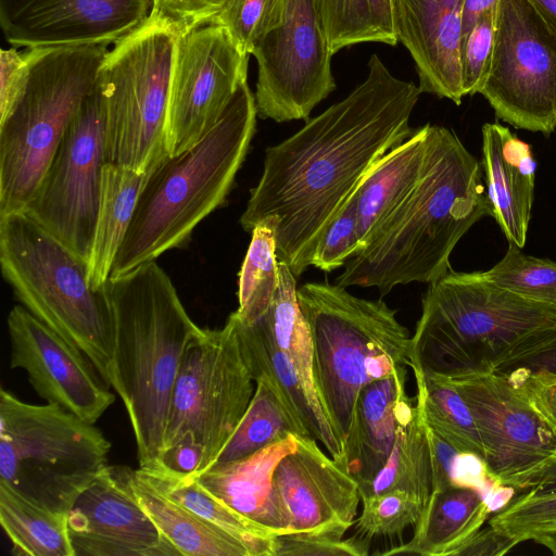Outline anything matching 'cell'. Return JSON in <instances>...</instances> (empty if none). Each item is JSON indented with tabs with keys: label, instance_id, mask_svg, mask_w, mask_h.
Returning a JSON list of instances; mask_svg holds the SVG:
<instances>
[{
	"label": "cell",
	"instance_id": "cell-17",
	"mask_svg": "<svg viewBox=\"0 0 556 556\" xmlns=\"http://www.w3.org/2000/svg\"><path fill=\"white\" fill-rule=\"evenodd\" d=\"M7 325L10 367L25 370L47 403L96 424L115 396L86 355L22 305L12 307Z\"/></svg>",
	"mask_w": 556,
	"mask_h": 556
},
{
	"label": "cell",
	"instance_id": "cell-1",
	"mask_svg": "<svg viewBox=\"0 0 556 556\" xmlns=\"http://www.w3.org/2000/svg\"><path fill=\"white\" fill-rule=\"evenodd\" d=\"M344 99L282 142L267 147L263 173L239 222L245 231L277 218L278 261L295 278L309 266L328 225L372 166L410 134L409 118L422 93L394 76L379 55Z\"/></svg>",
	"mask_w": 556,
	"mask_h": 556
},
{
	"label": "cell",
	"instance_id": "cell-29",
	"mask_svg": "<svg viewBox=\"0 0 556 556\" xmlns=\"http://www.w3.org/2000/svg\"><path fill=\"white\" fill-rule=\"evenodd\" d=\"M149 174L110 162L103 165L97 224L87 262L89 285L94 290L102 289L110 278Z\"/></svg>",
	"mask_w": 556,
	"mask_h": 556
},
{
	"label": "cell",
	"instance_id": "cell-10",
	"mask_svg": "<svg viewBox=\"0 0 556 556\" xmlns=\"http://www.w3.org/2000/svg\"><path fill=\"white\" fill-rule=\"evenodd\" d=\"M178 37L153 21L116 42L101 64L105 162L151 172L166 156V119Z\"/></svg>",
	"mask_w": 556,
	"mask_h": 556
},
{
	"label": "cell",
	"instance_id": "cell-18",
	"mask_svg": "<svg viewBox=\"0 0 556 556\" xmlns=\"http://www.w3.org/2000/svg\"><path fill=\"white\" fill-rule=\"evenodd\" d=\"M154 0H0V26L14 48L116 43L150 18Z\"/></svg>",
	"mask_w": 556,
	"mask_h": 556
},
{
	"label": "cell",
	"instance_id": "cell-26",
	"mask_svg": "<svg viewBox=\"0 0 556 556\" xmlns=\"http://www.w3.org/2000/svg\"><path fill=\"white\" fill-rule=\"evenodd\" d=\"M428 132L429 124L413 130L372 166L359 185L356 192L359 250L417 186L425 165Z\"/></svg>",
	"mask_w": 556,
	"mask_h": 556
},
{
	"label": "cell",
	"instance_id": "cell-36",
	"mask_svg": "<svg viewBox=\"0 0 556 556\" xmlns=\"http://www.w3.org/2000/svg\"><path fill=\"white\" fill-rule=\"evenodd\" d=\"M296 289L291 269L279 261L278 287L265 316L279 349L291 362L312 403L325 413L315 384L312 336L298 302Z\"/></svg>",
	"mask_w": 556,
	"mask_h": 556
},
{
	"label": "cell",
	"instance_id": "cell-22",
	"mask_svg": "<svg viewBox=\"0 0 556 556\" xmlns=\"http://www.w3.org/2000/svg\"><path fill=\"white\" fill-rule=\"evenodd\" d=\"M482 166L491 216L509 243L526 244L536 162L531 147L498 123L482 126Z\"/></svg>",
	"mask_w": 556,
	"mask_h": 556
},
{
	"label": "cell",
	"instance_id": "cell-37",
	"mask_svg": "<svg viewBox=\"0 0 556 556\" xmlns=\"http://www.w3.org/2000/svg\"><path fill=\"white\" fill-rule=\"evenodd\" d=\"M276 229L277 218L268 216L251 230V242L239 271V306L235 312L247 324L267 313L278 287Z\"/></svg>",
	"mask_w": 556,
	"mask_h": 556
},
{
	"label": "cell",
	"instance_id": "cell-4",
	"mask_svg": "<svg viewBox=\"0 0 556 556\" xmlns=\"http://www.w3.org/2000/svg\"><path fill=\"white\" fill-rule=\"evenodd\" d=\"M256 117L255 98L245 80L195 144L166 156L150 172L110 278L184 245L194 228L225 203L255 132Z\"/></svg>",
	"mask_w": 556,
	"mask_h": 556
},
{
	"label": "cell",
	"instance_id": "cell-32",
	"mask_svg": "<svg viewBox=\"0 0 556 556\" xmlns=\"http://www.w3.org/2000/svg\"><path fill=\"white\" fill-rule=\"evenodd\" d=\"M0 523L16 556H74L67 517L37 505L0 482Z\"/></svg>",
	"mask_w": 556,
	"mask_h": 556
},
{
	"label": "cell",
	"instance_id": "cell-7",
	"mask_svg": "<svg viewBox=\"0 0 556 556\" xmlns=\"http://www.w3.org/2000/svg\"><path fill=\"white\" fill-rule=\"evenodd\" d=\"M0 265L21 305L80 350L110 387L113 318L105 286L89 285L87 261L20 212L0 217Z\"/></svg>",
	"mask_w": 556,
	"mask_h": 556
},
{
	"label": "cell",
	"instance_id": "cell-16",
	"mask_svg": "<svg viewBox=\"0 0 556 556\" xmlns=\"http://www.w3.org/2000/svg\"><path fill=\"white\" fill-rule=\"evenodd\" d=\"M249 56L214 24L177 39L166 119L169 155L195 144L217 123L248 78Z\"/></svg>",
	"mask_w": 556,
	"mask_h": 556
},
{
	"label": "cell",
	"instance_id": "cell-54",
	"mask_svg": "<svg viewBox=\"0 0 556 556\" xmlns=\"http://www.w3.org/2000/svg\"><path fill=\"white\" fill-rule=\"evenodd\" d=\"M556 31V0H529Z\"/></svg>",
	"mask_w": 556,
	"mask_h": 556
},
{
	"label": "cell",
	"instance_id": "cell-43",
	"mask_svg": "<svg viewBox=\"0 0 556 556\" xmlns=\"http://www.w3.org/2000/svg\"><path fill=\"white\" fill-rule=\"evenodd\" d=\"M359 249L355 193L323 232L314 251L312 266L332 271L344 266Z\"/></svg>",
	"mask_w": 556,
	"mask_h": 556
},
{
	"label": "cell",
	"instance_id": "cell-45",
	"mask_svg": "<svg viewBox=\"0 0 556 556\" xmlns=\"http://www.w3.org/2000/svg\"><path fill=\"white\" fill-rule=\"evenodd\" d=\"M511 371H556V326L534 332L501 355L489 368Z\"/></svg>",
	"mask_w": 556,
	"mask_h": 556
},
{
	"label": "cell",
	"instance_id": "cell-49",
	"mask_svg": "<svg viewBox=\"0 0 556 556\" xmlns=\"http://www.w3.org/2000/svg\"><path fill=\"white\" fill-rule=\"evenodd\" d=\"M202 453V447L191 438L187 437L164 450L157 465L152 468H159L179 476H194L199 469Z\"/></svg>",
	"mask_w": 556,
	"mask_h": 556
},
{
	"label": "cell",
	"instance_id": "cell-28",
	"mask_svg": "<svg viewBox=\"0 0 556 556\" xmlns=\"http://www.w3.org/2000/svg\"><path fill=\"white\" fill-rule=\"evenodd\" d=\"M131 486L161 534L182 556H252L242 542L168 496L139 468L131 471Z\"/></svg>",
	"mask_w": 556,
	"mask_h": 556
},
{
	"label": "cell",
	"instance_id": "cell-55",
	"mask_svg": "<svg viewBox=\"0 0 556 556\" xmlns=\"http://www.w3.org/2000/svg\"><path fill=\"white\" fill-rule=\"evenodd\" d=\"M532 541L545 546L553 555L556 556V530L536 534Z\"/></svg>",
	"mask_w": 556,
	"mask_h": 556
},
{
	"label": "cell",
	"instance_id": "cell-21",
	"mask_svg": "<svg viewBox=\"0 0 556 556\" xmlns=\"http://www.w3.org/2000/svg\"><path fill=\"white\" fill-rule=\"evenodd\" d=\"M463 0H393L399 42L408 50L421 92L460 104Z\"/></svg>",
	"mask_w": 556,
	"mask_h": 556
},
{
	"label": "cell",
	"instance_id": "cell-19",
	"mask_svg": "<svg viewBox=\"0 0 556 556\" xmlns=\"http://www.w3.org/2000/svg\"><path fill=\"white\" fill-rule=\"evenodd\" d=\"M131 468L106 466L67 515L74 556H177L131 486Z\"/></svg>",
	"mask_w": 556,
	"mask_h": 556
},
{
	"label": "cell",
	"instance_id": "cell-40",
	"mask_svg": "<svg viewBox=\"0 0 556 556\" xmlns=\"http://www.w3.org/2000/svg\"><path fill=\"white\" fill-rule=\"evenodd\" d=\"M489 526L517 545L542 532L556 530V493L523 491L489 519Z\"/></svg>",
	"mask_w": 556,
	"mask_h": 556
},
{
	"label": "cell",
	"instance_id": "cell-27",
	"mask_svg": "<svg viewBox=\"0 0 556 556\" xmlns=\"http://www.w3.org/2000/svg\"><path fill=\"white\" fill-rule=\"evenodd\" d=\"M491 513L484 495L476 489L452 486L434 492L419 522L414 527L413 538L402 545L375 554L455 555L482 528Z\"/></svg>",
	"mask_w": 556,
	"mask_h": 556
},
{
	"label": "cell",
	"instance_id": "cell-31",
	"mask_svg": "<svg viewBox=\"0 0 556 556\" xmlns=\"http://www.w3.org/2000/svg\"><path fill=\"white\" fill-rule=\"evenodd\" d=\"M254 380L250 405L214 465L239 460L292 435L309 437L270 379L260 375Z\"/></svg>",
	"mask_w": 556,
	"mask_h": 556
},
{
	"label": "cell",
	"instance_id": "cell-24",
	"mask_svg": "<svg viewBox=\"0 0 556 556\" xmlns=\"http://www.w3.org/2000/svg\"><path fill=\"white\" fill-rule=\"evenodd\" d=\"M296 446L292 435L239 460L214 465L191 476L228 507L269 534L285 533L273 475L279 460Z\"/></svg>",
	"mask_w": 556,
	"mask_h": 556
},
{
	"label": "cell",
	"instance_id": "cell-2",
	"mask_svg": "<svg viewBox=\"0 0 556 556\" xmlns=\"http://www.w3.org/2000/svg\"><path fill=\"white\" fill-rule=\"evenodd\" d=\"M481 166L456 134L430 125L420 179L369 243L344 264L336 283L377 288L430 283L451 270L450 256L463 236L491 215Z\"/></svg>",
	"mask_w": 556,
	"mask_h": 556
},
{
	"label": "cell",
	"instance_id": "cell-3",
	"mask_svg": "<svg viewBox=\"0 0 556 556\" xmlns=\"http://www.w3.org/2000/svg\"><path fill=\"white\" fill-rule=\"evenodd\" d=\"M114 349L110 386L122 399L139 468L157 465L170 400L185 353L203 333L155 261L109 278Z\"/></svg>",
	"mask_w": 556,
	"mask_h": 556
},
{
	"label": "cell",
	"instance_id": "cell-33",
	"mask_svg": "<svg viewBox=\"0 0 556 556\" xmlns=\"http://www.w3.org/2000/svg\"><path fill=\"white\" fill-rule=\"evenodd\" d=\"M139 469L168 496L242 542L252 556H273V535L216 498L193 477L159 468Z\"/></svg>",
	"mask_w": 556,
	"mask_h": 556
},
{
	"label": "cell",
	"instance_id": "cell-8",
	"mask_svg": "<svg viewBox=\"0 0 556 556\" xmlns=\"http://www.w3.org/2000/svg\"><path fill=\"white\" fill-rule=\"evenodd\" d=\"M109 46L28 49L25 88L0 121V217L24 212L98 84Z\"/></svg>",
	"mask_w": 556,
	"mask_h": 556
},
{
	"label": "cell",
	"instance_id": "cell-48",
	"mask_svg": "<svg viewBox=\"0 0 556 556\" xmlns=\"http://www.w3.org/2000/svg\"><path fill=\"white\" fill-rule=\"evenodd\" d=\"M28 76L24 53L13 47L0 51V121L10 113L21 97Z\"/></svg>",
	"mask_w": 556,
	"mask_h": 556
},
{
	"label": "cell",
	"instance_id": "cell-14",
	"mask_svg": "<svg viewBox=\"0 0 556 556\" xmlns=\"http://www.w3.org/2000/svg\"><path fill=\"white\" fill-rule=\"evenodd\" d=\"M104 163V110L97 84L24 210L87 262L97 224Z\"/></svg>",
	"mask_w": 556,
	"mask_h": 556
},
{
	"label": "cell",
	"instance_id": "cell-23",
	"mask_svg": "<svg viewBox=\"0 0 556 556\" xmlns=\"http://www.w3.org/2000/svg\"><path fill=\"white\" fill-rule=\"evenodd\" d=\"M407 371L371 381L357 394L344 443L345 469L358 485L384 466L401 422L415 404L406 392Z\"/></svg>",
	"mask_w": 556,
	"mask_h": 556
},
{
	"label": "cell",
	"instance_id": "cell-44",
	"mask_svg": "<svg viewBox=\"0 0 556 556\" xmlns=\"http://www.w3.org/2000/svg\"><path fill=\"white\" fill-rule=\"evenodd\" d=\"M274 3L275 0H230L211 24L225 28L237 47L250 55Z\"/></svg>",
	"mask_w": 556,
	"mask_h": 556
},
{
	"label": "cell",
	"instance_id": "cell-38",
	"mask_svg": "<svg viewBox=\"0 0 556 556\" xmlns=\"http://www.w3.org/2000/svg\"><path fill=\"white\" fill-rule=\"evenodd\" d=\"M483 275L495 286L518 295L556 303V263L525 254L513 243L503 258Z\"/></svg>",
	"mask_w": 556,
	"mask_h": 556
},
{
	"label": "cell",
	"instance_id": "cell-15",
	"mask_svg": "<svg viewBox=\"0 0 556 556\" xmlns=\"http://www.w3.org/2000/svg\"><path fill=\"white\" fill-rule=\"evenodd\" d=\"M444 377L469 407L486 468L501 484L526 491L556 463V437L507 376L486 369Z\"/></svg>",
	"mask_w": 556,
	"mask_h": 556
},
{
	"label": "cell",
	"instance_id": "cell-5",
	"mask_svg": "<svg viewBox=\"0 0 556 556\" xmlns=\"http://www.w3.org/2000/svg\"><path fill=\"white\" fill-rule=\"evenodd\" d=\"M296 296L312 336L318 396L344 447L358 392L410 368L412 337L383 301L337 283L308 282Z\"/></svg>",
	"mask_w": 556,
	"mask_h": 556
},
{
	"label": "cell",
	"instance_id": "cell-51",
	"mask_svg": "<svg viewBox=\"0 0 556 556\" xmlns=\"http://www.w3.org/2000/svg\"><path fill=\"white\" fill-rule=\"evenodd\" d=\"M516 545L513 540L488 526L484 530H478L455 555H504Z\"/></svg>",
	"mask_w": 556,
	"mask_h": 556
},
{
	"label": "cell",
	"instance_id": "cell-41",
	"mask_svg": "<svg viewBox=\"0 0 556 556\" xmlns=\"http://www.w3.org/2000/svg\"><path fill=\"white\" fill-rule=\"evenodd\" d=\"M346 531L312 530L275 534L273 556H366L369 542L357 536L344 539Z\"/></svg>",
	"mask_w": 556,
	"mask_h": 556
},
{
	"label": "cell",
	"instance_id": "cell-25",
	"mask_svg": "<svg viewBox=\"0 0 556 556\" xmlns=\"http://www.w3.org/2000/svg\"><path fill=\"white\" fill-rule=\"evenodd\" d=\"M230 315L236 324L242 354L254 379L260 375L268 377L308 435L321 443L328 454L345 469V453L340 439L326 414L312 403L294 367L279 349L267 317L264 315L247 324L235 312Z\"/></svg>",
	"mask_w": 556,
	"mask_h": 556
},
{
	"label": "cell",
	"instance_id": "cell-53",
	"mask_svg": "<svg viewBox=\"0 0 556 556\" xmlns=\"http://www.w3.org/2000/svg\"><path fill=\"white\" fill-rule=\"evenodd\" d=\"M526 491L536 494L556 493V463L536 478L531 486Z\"/></svg>",
	"mask_w": 556,
	"mask_h": 556
},
{
	"label": "cell",
	"instance_id": "cell-50",
	"mask_svg": "<svg viewBox=\"0 0 556 556\" xmlns=\"http://www.w3.org/2000/svg\"><path fill=\"white\" fill-rule=\"evenodd\" d=\"M426 429L431 455L433 493L441 492L455 486L453 468L458 452L439 434L427 427Z\"/></svg>",
	"mask_w": 556,
	"mask_h": 556
},
{
	"label": "cell",
	"instance_id": "cell-13",
	"mask_svg": "<svg viewBox=\"0 0 556 556\" xmlns=\"http://www.w3.org/2000/svg\"><path fill=\"white\" fill-rule=\"evenodd\" d=\"M497 118L549 136L556 128V31L529 0H500L495 43L480 91Z\"/></svg>",
	"mask_w": 556,
	"mask_h": 556
},
{
	"label": "cell",
	"instance_id": "cell-11",
	"mask_svg": "<svg viewBox=\"0 0 556 556\" xmlns=\"http://www.w3.org/2000/svg\"><path fill=\"white\" fill-rule=\"evenodd\" d=\"M254 383L232 316L229 315L223 328L204 329L181 362L163 451L189 437L203 451L194 476L211 468L244 416L255 391Z\"/></svg>",
	"mask_w": 556,
	"mask_h": 556
},
{
	"label": "cell",
	"instance_id": "cell-9",
	"mask_svg": "<svg viewBox=\"0 0 556 556\" xmlns=\"http://www.w3.org/2000/svg\"><path fill=\"white\" fill-rule=\"evenodd\" d=\"M102 431L56 404L26 403L0 391V482L66 516L108 466Z\"/></svg>",
	"mask_w": 556,
	"mask_h": 556
},
{
	"label": "cell",
	"instance_id": "cell-6",
	"mask_svg": "<svg viewBox=\"0 0 556 556\" xmlns=\"http://www.w3.org/2000/svg\"><path fill=\"white\" fill-rule=\"evenodd\" d=\"M554 326L556 303L502 289L483 271L451 269L422 298L410 369L443 376L486 370L522 339Z\"/></svg>",
	"mask_w": 556,
	"mask_h": 556
},
{
	"label": "cell",
	"instance_id": "cell-34",
	"mask_svg": "<svg viewBox=\"0 0 556 556\" xmlns=\"http://www.w3.org/2000/svg\"><path fill=\"white\" fill-rule=\"evenodd\" d=\"M416 406L427 428L458 453L475 454L484 460V448L472 414L458 391L438 374L414 370Z\"/></svg>",
	"mask_w": 556,
	"mask_h": 556
},
{
	"label": "cell",
	"instance_id": "cell-46",
	"mask_svg": "<svg viewBox=\"0 0 556 556\" xmlns=\"http://www.w3.org/2000/svg\"><path fill=\"white\" fill-rule=\"evenodd\" d=\"M230 0H154L151 18L178 38L211 24Z\"/></svg>",
	"mask_w": 556,
	"mask_h": 556
},
{
	"label": "cell",
	"instance_id": "cell-47",
	"mask_svg": "<svg viewBox=\"0 0 556 556\" xmlns=\"http://www.w3.org/2000/svg\"><path fill=\"white\" fill-rule=\"evenodd\" d=\"M503 375L520 390L556 437V371H511Z\"/></svg>",
	"mask_w": 556,
	"mask_h": 556
},
{
	"label": "cell",
	"instance_id": "cell-30",
	"mask_svg": "<svg viewBox=\"0 0 556 556\" xmlns=\"http://www.w3.org/2000/svg\"><path fill=\"white\" fill-rule=\"evenodd\" d=\"M359 486L363 496L403 490L425 504L433 493L432 466L427 429L416 406L397 430L391 453L377 476Z\"/></svg>",
	"mask_w": 556,
	"mask_h": 556
},
{
	"label": "cell",
	"instance_id": "cell-42",
	"mask_svg": "<svg viewBox=\"0 0 556 556\" xmlns=\"http://www.w3.org/2000/svg\"><path fill=\"white\" fill-rule=\"evenodd\" d=\"M496 18L497 7L488 12L463 38L460 72L464 96L480 93L488 78L493 59Z\"/></svg>",
	"mask_w": 556,
	"mask_h": 556
},
{
	"label": "cell",
	"instance_id": "cell-12",
	"mask_svg": "<svg viewBox=\"0 0 556 556\" xmlns=\"http://www.w3.org/2000/svg\"><path fill=\"white\" fill-rule=\"evenodd\" d=\"M257 117L307 119L334 89L329 49L314 0H275L252 53Z\"/></svg>",
	"mask_w": 556,
	"mask_h": 556
},
{
	"label": "cell",
	"instance_id": "cell-39",
	"mask_svg": "<svg viewBox=\"0 0 556 556\" xmlns=\"http://www.w3.org/2000/svg\"><path fill=\"white\" fill-rule=\"evenodd\" d=\"M362 513L355 520V536L370 541L392 536L416 527L427 504L403 490H392L362 497Z\"/></svg>",
	"mask_w": 556,
	"mask_h": 556
},
{
	"label": "cell",
	"instance_id": "cell-20",
	"mask_svg": "<svg viewBox=\"0 0 556 556\" xmlns=\"http://www.w3.org/2000/svg\"><path fill=\"white\" fill-rule=\"evenodd\" d=\"M312 437H296V446L277 464L273 483L285 533L346 531L362 501L358 482Z\"/></svg>",
	"mask_w": 556,
	"mask_h": 556
},
{
	"label": "cell",
	"instance_id": "cell-52",
	"mask_svg": "<svg viewBox=\"0 0 556 556\" xmlns=\"http://www.w3.org/2000/svg\"><path fill=\"white\" fill-rule=\"evenodd\" d=\"M500 0H463L462 24L463 38L472 27L492 9L497 7Z\"/></svg>",
	"mask_w": 556,
	"mask_h": 556
},
{
	"label": "cell",
	"instance_id": "cell-35",
	"mask_svg": "<svg viewBox=\"0 0 556 556\" xmlns=\"http://www.w3.org/2000/svg\"><path fill=\"white\" fill-rule=\"evenodd\" d=\"M329 49L364 42L399 43L393 0H314Z\"/></svg>",
	"mask_w": 556,
	"mask_h": 556
}]
</instances>
